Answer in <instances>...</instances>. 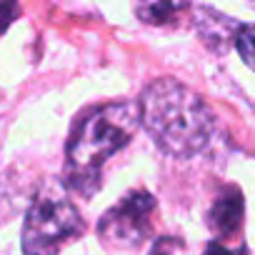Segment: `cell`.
Segmentation results:
<instances>
[{
  "label": "cell",
  "instance_id": "1",
  "mask_svg": "<svg viewBox=\"0 0 255 255\" xmlns=\"http://www.w3.org/2000/svg\"><path fill=\"white\" fill-rule=\"evenodd\" d=\"M138 123L155 145L173 158H193L215 135V115L188 85L160 78L138 100Z\"/></svg>",
  "mask_w": 255,
  "mask_h": 255
},
{
  "label": "cell",
  "instance_id": "2",
  "mask_svg": "<svg viewBox=\"0 0 255 255\" xmlns=\"http://www.w3.org/2000/svg\"><path fill=\"white\" fill-rule=\"evenodd\" d=\"M135 130V103H108L85 115L68 143L65 188L83 198H90L100 188L103 165L133 140Z\"/></svg>",
  "mask_w": 255,
  "mask_h": 255
},
{
  "label": "cell",
  "instance_id": "3",
  "mask_svg": "<svg viewBox=\"0 0 255 255\" xmlns=\"http://www.w3.org/2000/svg\"><path fill=\"white\" fill-rule=\"evenodd\" d=\"M85 233V220L78 208L55 190H43L28 208L23 223V255H58L68 240Z\"/></svg>",
  "mask_w": 255,
  "mask_h": 255
},
{
  "label": "cell",
  "instance_id": "4",
  "mask_svg": "<svg viewBox=\"0 0 255 255\" xmlns=\"http://www.w3.org/2000/svg\"><path fill=\"white\" fill-rule=\"evenodd\" d=\"M155 210V198L145 190L128 193L118 205H113L98 223L100 240L113 250H133L150 235V215Z\"/></svg>",
  "mask_w": 255,
  "mask_h": 255
},
{
  "label": "cell",
  "instance_id": "5",
  "mask_svg": "<svg viewBox=\"0 0 255 255\" xmlns=\"http://www.w3.org/2000/svg\"><path fill=\"white\" fill-rule=\"evenodd\" d=\"M243 213H245V203H243L240 188L238 185H228L213 200L210 213H208V225H210V230L218 238H233L235 233H240Z\"/></svg>",
  "mask_w": 255,
  "mask_h": 255
},
{
  "label": "cell",
  "instance_id": "6",
  "mask_svg": "<svg viewBox=\"0 0 255 255\" xmlns=\"http://www.w3.org/2000/svg\"><path fill=\"white\" fill-rule=\"evenodd\" d=\"M238 25L240 23H235V20L220 15V13H213L208 8L198 10V33H200L203 43L215 53H225L233 45Z\"/></svg>",
  "mask_w": 255,
  "mask_h": 255
},
{
  "label": "cell",
  "instance_id": "7",
  "mask_svg": "<svg viewBox=\"0 0 255 255\" xmlns=\"http://www.w3.org/2000/svg\"><path fill=\"white\" fill-rule=\"evenodd\" d=\"M195 0H133L135 15L148 25H168L193 8Z\"/></svg>",
  "mask_w": 255,
  "mask_h": 255
},
{
  "label": "cell",
  "instance_id": "8",
  "mask_svg": "<svg viewBox=\"0 0 255 255\" xmlns=\"http://www.w3.org/2000/svg\"><path fill=\"white\" fill-rule=\"evenodd\" d=\"M253 43H255V40H253V25L240 23L238 30H235L233 45L238 48V53H240V58H243L245 65H253Z\"/></svg>",
  "mask_w": 255,
  "mask_h": 255
},
{
  "label": "cell",
  "instance_id": "9",
  "mask_svg": "<svg viewBox=\"0 0 255 255\" xmlns=\"http://www.w3.org/2000/svg\"><path fill=\"white\" fill-rule=\"evenodd\" d=\"M18 13H20L18 0H0V33H3V30L15 20Z\"/></svg>",
  "mask_w": 255,
  "mask_h": 255
},
{
  "label": "cell",
  "instance_id": "10",
  "mask_svg": "<svg viewBox=\"0 0 255 255\" xmlns=\"http://www.w3.org/2000/svg\"><path fill=\"white\" fill-rule=\"evenodd\" d=\"M203 255H250V253H248L245 245H240V248L235 250V248H225V245L218 243V240H210V243L205 245V253H203Z\"/></svg>",
  "mask_w": 255,
  "mask_h": 255
}]
</instances>
